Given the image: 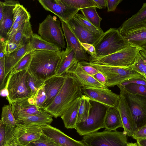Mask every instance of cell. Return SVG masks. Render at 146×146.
<instances>
[{"label":"cell","instance_id":"53","mask_svg":"<svg viewBox=\"0 0 146 146\" xmlns=\"http://www.w3.org/2000/svg\"><path fill=\"white\" fill-rule=\"evenodd\" d=\"M99 9H105L107 7V0H93Z\"/></svg>","mask_w":146,"mask_h":146},{"label":"cell","instance_id":"4","mask_svg":"<svg viewBox=\"0 0 146 146\" xmlns=\"http://www.w3.org/2000/svg\"><path fill=\"white\" fill-rule=\"evenodd\" d=\"M141 48L129 44L125 48L112 54L99 58L90 57V63L120 67H128L135 62Z\"/></svg>","mask_w":146,"mask_h":146},{"label":"cell","instance_id":"45","mask_svg":"<svg viewBox=\"0 0 146 146\" xmlns=\"http://www.w3.org/2000/svg\"><path fill=\"white\" fill-rule=\"evenodd\" d=\"M5 77V57L0 59V89L5 88L7 81Z\"/></svg>","mask_w":146,"mask_h":146},{"label":"cell","instance_id":"14","mask_svg":"<svg viewBox=\"0 0 146 146\" xmlns=\"http://www.w3.org/2000/svg\"><path fill=\"white\" fill-rule=\"evenodd\" d=\"M41 127L42 133L54 140L60 146H87L82 141L75 140L50 125Z\"/></svg>","mask_w":146,"mask_h":146},{"label":"cell","instance_id":"37","mask_svg":"<svg viewBox=\"0 0 146 146\" xmlns=\"http://www.w3.org/2000/svg\"><path fill=\"white\" fill-rule=\"evenodd\" d=\"M68 7L81 9L91 7H98L93 0H61Z\"/></svg>","mask_w":146,"mask_h":146},{"label":"cell","instance_id":"42","mask_svg":"<svg viewBox=\"0 0 146 146\" xmlns=\"http://www.w3.org/2000/svg\"><path fill=\"white\" fill-rule=\"evenodd\" d=\"M26 146H60L55 141L42 133L37 139L33 141Z\"/></svg>","mask_w":146,"mask_h":146},{"label":"cell","instance_id":"57","mask_svg":"<svg viewBox=\"0 0 146 146\" xmlns=\"http://www.w3.org/2000/svg\"><path fill=\"white\" fill-rule=\"evenodd\" d=\"M127 146H138L137 143H128Z\"/></svg>","mask_w":146,"mask_h":146},{"label":"cell","instance_id":"50","mask_svg":"<svg viewBox=\"0 0 146 146\" xmlns=\"http://www.w3.org/2000/svg\"><path fill=\"white\" fill-rule=\"evenodd\" d=\"M131 83H135L146 86V80L141 78H133L126 80L120 85L124 86Z\"/></svg>","mask_w":146,"mask_h":146},{"label":"cell","instance_id":"5","mask_svg":"<svg viewBox=\"0 0 146 146\" xmlns=\"http://www.w3.org/2000/svg\"><path fill=\"white\" fill-rule=\"evenodd\" d=\"M28 74L26 70L9 76L5 88L8 90L6 99L9 104L31 97V90L26 83Z\"/></svg>","mask_w":146,"mask_h":146},{"label":"cell","instance_id":"9","mask_svg":"<svg viewBox=\"0 0 146 146\" xmlns=\"http://www.w3.org/2000/svg\"><path fill=\"white\" fill-rule=\"evenodd\" d=\"M120 94L124 98L133 119L134 132L146 125V96L129 93L119 88Z\"/></svg>","mask_w":146,"mask_h":146},{"label":"cell","instance_id":"35","mask_svg":"<svg viewBox=\"0 0 146 146\" xmlns=\"http://www.w3.org/2000/svg\"><path fill=\"white\" fill-rule=\"evenodd\" d=\"M73 18L90 33L95 35H102L104 32L101 28L93 25L82 15L76 14Z\"/></svg>","mask_w":146,"mask_h":146},{"label":"cell","instance_id":"2","mask_svg":"<svg viewBox=\"0 0 146 146\" xmlns=\"http://www.w3.org/2000/svg\"><path fill=\"white\" fill-rule=\"evenodd\" d=\"M65 76L60 91L51 104L43 109L55 118L61 117L75 100L83 95L81 87L76 79L69 74Z\"/></svg>","mask_w":146,"mask_h":146},{"label":"cell","instance_id":"7","mask_svg":"<svg viewBox=\"0 0 146 146\" xmlns=\"http://www.w3.org/2000/svg\"><path fill=\"white\" fill-rule=\"evenodd\" d=\"M86 62L97 69L104 75L106 79V86L107 88L121 84L131 79H145L141 74L128 67H120Z\"/></svg>","mask_w":146,"mask_h":146},{"label":"cell","instance_id":"1","mask_svg":"<svg viewBox=\"0 0 146 146\" xmlns=\"http://www.w3.org/2000/svg\"><path fill=\"white\" fill-rule=\"evenodd\" d=\"M63 52V50L60 51L36 50L32 52L31 61L27 69L28 73L44 82L55 76Z\"/></svg>","mask_w":146,"mask_h":146},{"label":"cell","instance_id":"10","mask_svg":"<svg viewBox=\"0 0 146 146\" xmlns=\"http://www.w3.org/2000/svg\"><path fill=\"white\" fill-rule=\"evenodd\" d=\"M62 30L60 21L56 17L48 15L39 24L38 32L45 40L64 48H65L66 44Z\"/></svg>","mask_w":146,"mask_h":146},{"label":"cell","instance_id":"21","mask_svg":"<svg viewBox=\"0 0 146 146\" xmlns=\"http://www.w3.org/2000/svg\"><path fill=\"white\" fill-rule=\"evenodd\" d=\"M120 99L117 107L121 117L123 132L127 135L132 137L134 133L133 121L132 115L123 97L120 95Z\"/></svg>","mask_w":146,"mask_h":146},{"label":"cell","instance_id":"39","mask_svg":"<svg viewBox=\"0 0 146 146\" xmlns=\"http://www.w3.org/2000/svg\"><path fill=\"white\" fill-rule=\"evenodd\" d=\"M32 57L31 52L25 55L15 65L11 71L9 76L19 72L27 70Z\"/></svg>","mask_w":146,"mask_h":146},{"label":"cell","instance_id":"27","mask_svg":"<svg viewBox=\"0 0 146 146\" xmlns=\"http://www.w3.org/2000/svg\"><path fill=\"white\" fill-rule=\"evenodd\" d=\"M75 52L72 49L67 45L65 51L63 50L62 59L56 75L65 76L67 70L74 64L77 63Z\"/></svg>","mask_w":146,"mask_h":146},{"label":"cell","instance_id":"38","mask_svg":"<svg viewBox=\"0 0 146 146\" xmlns=\"http://www.w3.org/2000/svg\"><path fill=\"white\" fill-rule=\"evenodd\" d=\"M0 121L13 127L16 126V121L14 116L11 105H4L2 108Z\"/></svg>","mask_w":146,"mask_h":146},{"label":"cell","instance_id":"16","mask_svg":"<svg viewBox=\"0 0 146 146\" xmlns=\"http://www.w3.org/2000/svg\"><path fill=\"white\" fill-rule=\"evenodd\" d=\"M120 33L128 43L146 50V23Z\"/></svg>","mask_w":146,"mask_h":146},{"label":"cell","instance_id":"25","mask_svg":"<svg viewBox=\"0 0 146 146\" xmlns=\"http://www.w3.org/2000/svg\"><path fill=\"white\" fill-rule=\"evenodd\" d=\"M61 48L43 39L39 35L33 33L27 46L28 53L36 50L60 51Z\"/></svg>","mask_w":146,"mask_h":146},{"label":"cell","instance_id":"28","mask_svg":"<svg viewBox=\"0 0 146 146\" xmlns=\"http://www.w3.org/2000/svg\"><path fill=\"white\" fill-rule=\"evenodd\" d=\"M146 23V2L135 14L124 21L118 29L120 33L130 30L137 25Z\"/></svg>","mask_w":146,"mask_h":146},{"label":"cell","instance_id":"11","mask_svg":"<svg viewBox=\"0 0 146 146\" xmlns=\"http://www.w3.org/2000/svg\"><path fill=\"white\" fill-rule=\"evenodd\" d=\"M83 94L90 100L98 102L108 107L117 108L120 99L118 95L108 88L81 87Z\"/></svg>","mask_w":146,"mask_h":146},{"label":"cell","instance_id":"48","mask_svg":"<svg viewBox=\"0 0 146 146\" xmlns=\"http://www.w3.org/2000/svg\"><path fill=\"white\" fill-rule=\"evenodd\" d=\"M132 137L136 140L146 138V125L135 131Z\"/></svg>","mask_w":146,"mask_h":146},{"label":"cell","instance_id":"20","mask_svg":"<svg viewBox=\"0 0 146 146\" xmlns=\"http://www.w3.org/2000/svg\"><path fill=\"white\" fill-rule=\"evenodd\" d=\"M3 5V16L0 21V36L7 39V34L13 23V10L19 2L13 0L2 1Z\"/></svg>","mask_w":146,"mask_h":146},{"label":"cell","instance_id":"8","mask_svg":"<svg viewBox=\"0 0 146 146\" xmlns=\"http://www.w3.org/2000/svg\"><path fill=\"white\" fill-rule=\"evenodd\" d=\"M92 105L87 119L85 121L76 123L75 128L81 135L97 131L105 128L104 120L108 107L98 102L90 100Z\"/></svg>","mask_w":146,"mask_h":146},{"label":"cell","instance_id":"33","mask_svg":"<svg viewBox=\"0 0 146 146\" xmlns=\"http://www.w3.org/2000/svg\"><path fill=\"white\" fill-rule=\"evenodd\" d=\"M128 67L141 74L146 80V50L141 48L135 63Z\"/></svg>","mask_w":146,"mask_h":146},{"label":"cell","instance_id":"46","mask_svg":"<svg viewBox=\"0 0 146 146\" xmlns=\"http://www.w3.org/2000/svg\"><path fill=\"white\" fill-rule=\"evenodd\" d=\"M79 63L82 70L92 76L99 72L96 68L88 64L86 61H82Z\"/></svg>","mask_w":146,"mask_h":146},{"label":"cell","instance_id":"41","mask_svg":"<svg viewBox=\"0 0 146 146\" xmlns=\"http://www.w3.org/2000/svg\"><path fill=\"white\" fill-rule=\"evenodd\" d=\"M44 81L39 80L32 75L28 74L26 79V83L27 86L30 89L32 96L33 98L39 88L44 84Z\"/></svg>","mask_w":146,"mask_h":146},{"label":"cell","instance_id":"6","mask_svg":"<svg viewBox=\"0 0 146 146\" xmlns=\"http://www.w3.org/2000/svg\"><path fill=\"white\" fill-rule=\"evenodd\" d=\"M87 146H127V135L116 130H105L84 135L82 140Z\"/></svg>","mask_w":146,"mask_h":146},{"label":"cell","instance_id":"32","mask_svg":"<svg viewBox=\"0 0 146 146\" xmlns=\"http://www.w3.org/2000/svg\"><path fill=\"white\" fill-rule=\"evenodd\" d=\"M33 33L30 21L27 22L21 25L17 32L8 40L15 44L23 45L29 41Z\"/></svg>","mask_w":146,"mask_h":146},{"label":"cell","instance_id":"51","mask_svg":"<svg viewBox=\"0 0 146 146\" xmlns=\"http://www.w3.org/2000/svg\"><path fill=\"white\" fill-rule=\"evenodd\" d=\"M93 77L98 82L106 88V79L104 75L102 73L99 72Z\"/></svg>","mask_w":146,"mask_h":146},{"label":"cell","instance_id":"24","mask_svg":"<svg viewBox=\"0 0 146 146\" xmlns=\"http://www.w3.org/2000/svg\"><path fill=\"white\" fill-rule=\"evenodd\" d=\"M81 97L75 100L61 116L65 127L67 129L75 128Z\"/></svg>","mask_w":146,"mask_h":146},{"label":"cell","instance_id":"40","mask_svg":"<svg viewBox=\"0 0 146 146\" xmlns=\"http://www.w3.org/2000/svg\"><path fill=\"white\" fill-rule=\"evenodd\" d=\"M128 92L142 96H146V86L141 84L131 83L124 86L119 84L117 85Z\"/></svg>","mask_w":146,"mask_h":146},{"label":"cell","instance_id":"17","mask_svg":"<svg viewBox=\"0 0 146 146\" xmlns=\"http://www.w3.org/2000/svg\"><path fill=\"white\" fill-rule=\"evenodd\" d=\"M67 74L74 78L81 87L107 88L98 82L93 76L84 72L79 62L69 68L67 72Z\"/></svg>","mask_w":146,"mask_h":146},{"label":"cell","instance_id":"34","mask_svg":"<svg viewBox=\"0 0 146 146\" xmlns=\"http://www.w3.org/2000/svg\"><path fill=\"white\" fill-rule=\"evenodd\" d=\"M92 107L89 98L83 95L81 97L76 123L84 122L87 119Z\"/></svg>","mask_w":146,"mask_h":146},{"label":"cell","instance_id":"13","mask_svg":"<svg viewBox=\"0 0 146 146\" xmlns=\"http://www.w3.org/2000/svg\"><path fill=\"white\" fill-rule=\"evenodd\" d=\"M15 133L19 146H26L40 137L42 133L41 127L17 125L15 127Z\"/></svg>","mask_w":146,"mask_h":146},{"label":"cell","instance_id":"43","mask_svg":"<svg viewBox=\"0 0 146 146\" xmlns=\"http://www.w3.org/2000/svg\"><path fill=\"white\" fill-rule=\"evenodd\" d=\"M44 84L41 86L36 92L34 97L32 98L34 104L38 109H42L43 104L47 99Z\"/></svg>","mask_w":146,"mask_h":146},{"label":"cell","instance_id":"19","mask_svg":"<svg viewBox=\"0 0 146 146\" xmlns=\"http://www.w3.org/2000/svg\"><path fill=\"white\" fill-rule=\"evenodd\" d=\"M65 77V75H55L44 81V88L47 98L43 104L42 109L46 108L52 102L63 86Z\"/></svg>","mask_w":146,"mask_h":146},{"label":"cell","instance_id":"54","mask_svg":"<svg viewBox=\"0 0 146 146\" xmlns=\"http://www.w3.org/2000/svg\"><path fill=\"white\" fill-rule=\"evenodd\" d=\"M138 146H146V138L136 140Z\"/></svg>","mask_w":146,"mask_h":146},{"label":"cell","instance_id":"36","mask_svg":"<svg viewBox=\"0 0 146 146\" xmlns=\"http://www.w3.org/2000/svg\"><path fill=\"white\" fill-rule=\"evenodd\" d=\"M97 7H91L81 9L82 15L93 25L100 28V23L102 20L96 11Z\"/></svg>","mask_w":146,"mask_h":146},{"label":"cell","instance_id":"23","mask_svg":"<svg viewBox=\"0 0 146 146\" xmlns=\"http://www.w3.org/2000/svg\"><path fill=\"white\" fill-rule=\"evenodd\" d=\"M67 23L79 41L81 42L93 45L102 35L90 33L73 18Z\"/></svg>","mask_w":146,"mask_h":146},{"label":"cell","instance_id":"52","mask_svg":"<svg viewBox=\"0 0 146 146\" xmlns=\"http://www.w3.org/2000/svg\"><path fill=\"white\" fill-rule=\"evenodd\" d=\"M7 39L0 36V59L5 57V44Z\"/></svg>","mask_w":146,"mask_h":146},{"label":"cell","instance_id":"29","mask_svg":"<svg viewBox=\"0 0 146 146\" xmlns=\"http://www.w3.org/2000/svg\"><path fill=\"white\" fill-rule=\"evenodd\" d=\"M104 124L105 130L108 131H113L119 127L123 128L120 114L117 108H108Z\"/></svg>","mask_w":146,"mask_h":146},{"label":"cell","instance_id":"18","mask_svg":"<svg viewBox=\"0 0 146 146\" xmlns=\"http://www.w3.org/2000/svg\"><path fill=\"white\" fill-rule=\"evenodd\" d=\"M28 99L16 101L11 104L16 121L40 114L42 111L43 109H38L35 104L29 102Z\"/></svg>","mask_w":146,"mask_h":146},{"label":"cell","instance_id":"30","mask_svg":"<svg viewBox=\"0 0 146 146\" xmlns=\"http://www.w3.org/2000/svg\"><path fill=\"white\" fill-rule=\"evenodd\" d=\"M15 127L0 121V146H19L15 135Z\"/></svg>","mask_w":146,"mask_h":146},{"label":"cell","instance_id":"26","mask_svg":"<svg viewBox=\"0 0 146 146\" xmlns=\"http://www.w3.org/2000/svg\"><path fill=\"white\" fill-rule=\"evenodd\" d=\"M53 120L52 116L43 109L40 114L16 120V125H35L42 126L50 125Z\"/></svg>","mask_w":146,"mask_h":146},{"label":"cell","instance_id":"3","mask_svg":"<svg viewBox=\"0 0 146 146\" xmlns=\"http://www.w3.org/2000/svg\"><path fill=\"white\" fill-rule=\"evenodd\" d=\"M129 44L120 33L118 28H111L104 32L93 45L96 50V58L116 52Z\"/></svg>","mask_w":146,"mask_h":146},{"label":"cell","instance_id":"56","mask_svg":"<svg viewBox=\"0 0 146 146\" xmlns=\"http://www.w3.org/2000/svg\"><path fill=\"white\" fill-rule=\"evenodd\" d=\"M3 5L2 2L1 1L0 2V21L2 20L3 16Z\"/></svg>","mask_w":146,"mask_h":146},{"label":"cell","instance_id":"15","mask_svg":"<svg viewBox=\"0 0 146 146\" xmlns=\"http://www.w3.org/2000/svg\"><path fill=\"white\" fill-rule=\"evenodd\" d=\"M61 21L62 28L67 45L70 46L74 51L77 62H79L82 61H89L90 57L83 49L79 41L67 23L64 21Z\"/></svg>","mask_w":146,"mask_h":146},{"label":"cell","instance_id":"12","mask_svg":"<svg viewBox=\"0 0 146 146\" xmlns=\"http://www.w3.org/2000/svg\"><path fill=\"white\" fill-rule=\"evenodd\" d=\"M39 2L46 11L57 16L61 21L66 23L73 18L79 10L68 7L61 0H39Z\"/></svg>","mask_w":146,"mask_h":146},{"label":"cell","instance_id":"47","mask_svg":"<svg viewBox=\"0 0 146 146\" xmlns=\"http://www.w3.org/2000/svg\"><path fill=\"white\" fill-rule=\"evenodd\" d=\"M80 42L83 49L86 52L88 53L91 55L90 57L91 58H97L95 48L93 45Z\"/></svg>","mask_w":146,"mask_h":146},{"label":"cell","instance_id":"44","mask_svg":"<svg viewBox=\"0 0 146 146\" xmlns=\"http://www.w3.org/2000/svg\"><path fill=\"white\" fill-rule=\"evenodd\" d=\"M24 45V44H15L11 42L6 39L5 44V56L9 55L11 53L20 48Z\"/></svg>","mask_w":146,"mask_h":146},{"label":"cell","instance_id":"49","mask_svg":"<svg viewBox=\"0 0 146 146\" xmlns=\"http://www.w3.org/2000/svg\"><path fill=\"white\" fill-rule=\"evenodd\" d=\"M122 0H107V7L108 12L114 11L117 5L121 3Z\"/></svg>","mask_w":146,"mask_h":146},{"label":"cell","instance_id":"31","mask_svg":"<svg viewBox=\"0 0 146 146\" xmlns=\"http://www.w3.org/2000/svg\"><path fill=\"white\" fill-rule=\"evenodd\" d=\"M29 42L25 44L20 48L9 55L5 56V73L6 78L15 65L25 55L28 54L27 46Z\"/></svg>","mask_w":146,"mask_h":146},{"label":"cell","instance_id":"55","mask_svg":"<svg viewBox=\"0 0 146 146\" xmlns=\"http://www.w3.org/2000/svg\"><path fill=\"white\" fill-rule=\"evenodd\" d=\"M8 95V90L7 88H4L0 90V95L3 97H7Z\"/></svg>","mask_w":146,"mask_h":146},{"label":"cell","instance_id":"22","mask_svg":"<svg viewBox=\"0 0 146 146\" xmlns=\"http://www.w3.org/2000/svg\"><path fill=\"white\" fill-rule=\"evenodd\" d=\"M13 20L12 26L9 32L7 39L9 40L25 23L30 21L31 15L26 9L19 3L13 10Z\"/></svg>","mask_w":146,"mask_h":146}]
</instances>
